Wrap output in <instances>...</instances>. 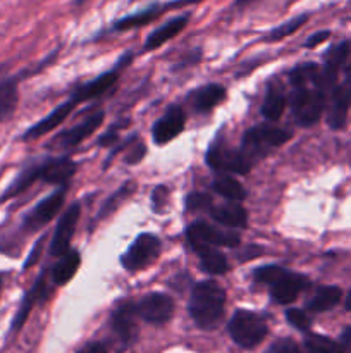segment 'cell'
<instances>
[{
	"label": "cell",
	"instance_id": "1",
	"mask_svg": "<svg viewBox=\"0 0 351 353\" xmlns=\"http://www.w3.org/2000/svg\"><path fill=\"white\" fill-rule=\"evenodd\" d=\"M317 68L312 64L296 68L291 74L292 93L291 107L296 121L301 126H312L320 119L323 105H326V81L322 76L315 79L313 86H308L313 76L317 74Z\"/></svg>",
	"mask_w": 351,
	"mask_h": 353
},
{
	"label": "cell",
	"instance_id": "2",
	"mask_svg": "<svg viewBox=\"0 0 351 353\" xmlns=\"http://www.w3.org/2000/svg\"><path fill=\"white\" fill-rule=\"evenodd\" d=\"M226 307V292L217 281H202L193 288L189 316L202 330H213L220 323Z\"/></svg>",
	"mask_w": 351,
	"mask_h": 353
},
{
	"label": "cell",
	"instance_id": "3",
	"mask_svg": "<svg viewBox=\"0 0 351 353\" xmlns=\"http://www.w3.org/2000/svg\"><path fill=\"white\" fill-rule=\"evenodd\" d=\"M255 279L270 286L272 299L282 305L295 302L299 293L308 286V279L305 276L286 271L279 265H264L257 269Z\"/></svg>",
	"mask_w": 351,
	"mask_h": 353
},
{
	"label": "cell",
	"instance_id": "4",
	"mask_svg": "<svg viewBox=\"0 0 351 353\" xmlns=\"http://www.w3.org/2000/svg\"><path fill=\"white\" fill-rule=\"evenodd\" d=\"M229 334L236 345L255 348L267 336V324L258 314L250 310H237L229 323Z\"/></svg>",
	"mask_w": 351,
	"mask_h": 353
},
{
	"label": "cell",
	"instance_id": "5",
	"mask_svg": "<svg viewBox=\"0 0 351 353\" xmlns=\"http://www.w3.org/2000/svg\"><path fill=\"white\" fill-rule=\"evenodd\" d=\"M291 138V134L286 130L275 126H255L251 130H248L243 137V152L248 159H262L272 150V148H277L281 145H284L286 141Z\"/></svg>",
	"mask_w": 351,
	"mask_h": 353
},
{
	"label": "cell",
	"instance_id": "6",
	"mask_svg": "<svg viewBox=\"0 0 351 353\" xmlns=\"http://www.w3.org/2000/svg\"><path fill=\"white\" fill-rule=\"evenodd\" d=\"M206 162L212 169L222 174H246L251 169V161L244 155L243 150H236L222 141L210 145L206 152Z\"/></svg>",
	"mask_w": 351,
	"mask_h": 353
},
{
	"label": "cell",
	"instance_id": "7",
	"mask_svg": "<svg viewBox=\"0 0 351 353\" xmlns=\"http://www.w3.org/2000/svg\"><path fill=\"white\" fill-rule=\"evenodd\" d=\"M160 240L155 234L143 233L129 245L126 254L120 257V264L126 271L138 272L141 269L153 264L155 259L160 254Z\"/></svg>",
	"mask_w": 351,
	"mask_h": 353
},
{
	"label": "cell",
	"instance_id": "8",
	"mask_svg": "<svg viewBox=\"0 0 351 353\" xmlns=\"http://www.w3.org/2000/svg\"><path fill=\"white\" fill-rule=\"evenodd\" d=\"M79 216H81V207H79V203H72V205L62 214L50 241L52 257H61L65 252L71 250V241L72 236H74L76 226H78Z\"/></svg>",
	"mask_w": 351,
	"mask_h": 353
},
{
	"label": "cell",
	"instance_id": "9",
	"mask_svg": "<svg viewBox=\"0 0 351 353\" xmlns=\"http://www.w3.org/2000/svg\"><path fill=\"white\" fill-rule=\"evenodd\" d=\"M138 310L136 305L131 302H124L114 310L112 314V331L119 343L124 348L133 345L138 338Z\"/></svg>",
	"mask_w": 351,
	"mask_h": 353
},
{
	"label": "cell",
	"instance_id": "10",
	"mask_svg": "<svg viewBox=\"0 0 351 353\" xmlns=\"http://www.w3.org/2000/svg\"><path fill=\"white\" fill-rule=\"evenodd\" d=\"M138 316L150 324H165L174 314V300L164 293H150L136 303Z\"/></svg>",
	"mask_w": 351,
	"mask_h": 353
},
{
	"label": "cell",
	"instance_id": "11",
	"mask_svg": "<svg viewBox=\"0 0 351 353\" xmlns=\"http://www.w3.org/2000/svg\"><path fill=\"white\" fill-rule=\"evenodd\" d=\"M188 240L189 243H203L210 247H229L234 248L240 245V236L231 231H220L217 228L210 226L205 223H193L188 228Z\"/></svg>",
	"mask_w": 351,
	"mask_h": 353
},
{
	"label": "cell",
	"instance_id": "12",
	"mask_svg": "<svg viewBox=\"0 0 351 353\" xmlns=\"http://www.w3.org/2000/svg\"><path fill=\"white\" fill-rule=\"evenodd\" d=\"M64 188H61L58 192L52 193L50 196H47L45 200H41L26 217H24V230L26 231H38L43 226H47L52 219L58 214V210L62 209V203H64Z\"/></svg>",
	"mask_w": 351,
	"mask_h": 353
},
{
	"label": "cell",
	"instance_id": "13",
	"mask_svg": "<svg viewBox=\"0 0 351 353\" xmlns=\"http://www.w3.org/2000/svg\"><path fill=\"white\" fill-rule=\"evenodd\" d=\"M186 124L184 110L178 105H171L165 110L164 116L151 128V137L157 145H165L178 138L182 133Z\"/></svg>",
	"mask_w": 351,
	"mask_h": 353
},
{
	"label": "cell",
	"instance_id": "14",
	"mask_svg": "<svg viewBox=\"0 0 351 353\" xmlns=\"http://www.w3.org/2000/svg\"><path fill=\"white\" fill-rule=\"evenodd\" d=\"M76 105H78V103H76L72 99L67 100V102L61 103V105H58L57 109L52 110L48 116H45L43 119H40L36 124H33V126H31L30 130L23 134V140H26V141L36 140V138H41V137H45V134H48L52 130H55L57 126H61V124L67 119L69 114L72 112V109H74Z\"/></svg>",
	"mask_w": 351,
	"mask_h": 353
},
{
	"label": "cell",
	"instance_id": "15",
	"mask_svg": "<svg viewBox=\"0 0 351 353\" xmlns=\"http://www.w3.org/2000/svg\"><path fill=\"white\" fill-rule=\"evenodd\" d=\"M38 165H40V181L48 185L64 186L76 172V164L69 157L50 159Z\"/></svg>",
	"mask_w": 351,
	"mask_h": 353
},
{
	"label": "cell",
	"instance_id": "16",
	"mask_svg": "<svg viewBox=\"0 0 351 353\" xmlns=\"http://www.w3.org/2000/svg\"><path fill=\"white\" fill-rule=\"evenodd\" d=\"M351 103V78L346 79L341 86H336L332 92V100H330L329 114H327V121L332 130H341L346 123L348 107Z\"/></svg>",
	"mask_w": 351,
	"mask_h": 353
},
{
	"label": "cell",
	"instance_id": "17",
	"mask_svg": "<svg viewBox=\"0 0 351 353\" xmlns=\"http://www.w3.org/2000/svg\"><path fill=\"white\" fill-rule=\"evenodd\" d=\"M102 123H103V112L93 114L92 117L83 121L81 124H76V126H72L71 130L64 131V133L57 138V143L61 145L62 148L76 147V145L83 143L86 138L92 137V134L102 126Z\"/></svg>",
	"mask_w": 351,
	"mask_h": 353
},
{
	"label": "cell",
	"instance_id": "18",
	"mask_svg": "<svg viewBox=\"0 0 351 353\" xmlns=\"http://www.w3.org/2000/svg\"><path fill=\"white\" fill-rule=\"evenodd\" d=\"M210 216L213 217V221L226 228L241 230V228H246L248 224V214L244 207L237 202H231V200H227V203H222V205L210 207Z\"/></svg>",
	"mask_w": 351,
	"mask_h": 353
},
{
	"label": "cell",
	"instance_id": "19",
	"mask_svg": "<svg viewBox=\"0 0 351 353\" xmlns=\"http://www.w3.org/2000/svg\"><path fill=\"white\" fill-rule=\"evenodd\" d=\"M47 296H48V288H47V283H45V274H41L40 278L36 279V283H34L33 288L26 293V296L23 299V303H21L19 310H17L16 317H14V321H12L14 333H17V331L24 326V323H26L28 316H30V312H31V309H33L34 303H36L38 300H45Z\"/></svg>",
	"mask_w": 351,
	"mask_h": 353
},
{
	"label": "cell",
	"instance_id": "20",
	"mask_svg": "<svg viewBox=\"0 0 351 353\" xmlns=\"http://www.w3.org/2000/svg\"><path fill=\"white\" fill-rule=\"evenodd\" d=\"M117 78H119V74H117L116 69H114V71L105 72V74L98 76V78L93 79V81L85 83V85L79 86V88L72 93L71 99L74 100L76 103H81V102H86V100L96 99V97H100L102 93H105L107 90L112 88V86L116 85Z\"/></svg>",
	"mask_w": 351,
	"mask_h": 353
},
{
	"label": "cell",
	"instance_id": "21",
	"mask_svg": "<svg viewBox=\"0 0 351 353\" xmlns=\"http://www.w3.org/2000/svg\"><path fill=\"white\" fill-rule=\"evenodd\" d=\"M188 24V16H178L172 17L171 21H167L165 24H162L160 28L153 31L150 37L147 38V43H145V50H155V48L162 47L164 43H167L169 40L178 37L182 30Z\"/></svg>",
	"mask_w": 351,
	"mask_h": 353
},
{
	"label": "cell",
	"instance_id": "22",
	"mask_svg": "<svg viewBox=\"0 0 351 353\" xmlns=\"http://www.w3.org/2000/svg\"><path fill=\"white\" fill-rule=\"evenodd\" d=\"M191 247L198 254L200 264L209 274H226L229 264H227V259L224 257V254L217 250V247H210V245L203 243H195Z\"/></svg>",
	"mask_w": 351,
	"mask_h": 353
},
{
	"label": "cell",
	"instance_id": "23",
	"mask_svg": "<svg viewBox=\"0 0 351 353\" xmlns=\"http://www.w3.org/2000/svg\"><path fill=\"white\" fill-rule=\"evenodd\" d=\"M81 265V257L76 250H67L64 255L58 257L55 265L52 268V283L55 286L65 285L74 278L76 271Z\"/></svg>",
	"mask_w": 351,
	"mask_h": 353
},
{
	"label": "cell",
	"instance_id": "24",
	"mask_svg": "<svg viewBox=\"0 0 351 353\" xmlns=\"http://www.w3.org/2000/svg\"><path fill=\"white\" fill-rule=\"evenodd\" d=\"M182 2H186V0L171 2L169 6H151V7H148V9L141 10V12L131 14V16L123 17V19H119L116 24H114V28H116L117 31H126V30H133V28H141V26H145V24H148V23H151V21L157 19V17L160 16V14L167 9V7L179 6V3H182Z\"/></svg>",
	"mask_w": 351,
	"mask_h": 353
},
{
	"label": "cell",
	"instance_id": "25",
	"mask_svg": "<svg viewBox=\"0 0 351 353\" xmlns=\"http://www.w3.org/2000/svg\"><path fill=\"white\" fill-rule=\"evenodd\" d=\"M224 99H226V88L222 85H206L193 93L191 102L195 110L206 112V110H212L213 107L224 102Z\"/></svg>",
	"mask_w": 351,
	"mask_h": 353
},
{
	"label": "cell",
	"instance_id": "26",
	"mask_svg": "<svg viewBox=\"0 0 351 353\" xmlns=\"http://www.w3.org/2000/svg\"><path fill=\"white\" fill-rule=\"evenodd\" d=\"M341 296H343V292L337 286H322L306 303V309L312 312H326L341 302Z\"/></svg>",
	"mask_w": 351,
	"mask_h": 353
},
{
	"label": "cell",
	"instance_id": "27",
	"mask_svg": "<svg viewBox=\"0 0 351 353\" xmlns=\"http://www.w3.org/2000/svg\"><path fill=\"white\" fill-rule=\"evenodd\" d=\"M17 105V79H0V123L9 119Z\"/></svg>",
	"mask_w": 351,
	"mask_h": 353
},
{
	"label": "cell",
	"instance_id": "28",
	"mask_svg": "<svg viewBox=\"0 0 351 353\" xmlns=\"http://www.w3.org/2000/svg\"><path fill=\"white\" fill-rule=\"evenodd\" d=\"M286 103H288V99L284 97V93L277 88V86H270L267 92V97H265V102L262 105V116L267 121H279L282 117L286 110Z\"/></svg>",
	"mask_w": 351,
	"mask_h": 353
},
{
	"label": "cell",
	"instance_id": "29",
	"mask_svg": "<svg viewBox=\"0 0 351 353\" xmlns=\"http://www.w3.org/2000/svg\"><path fill=\"white\" fill-rule=\"evenodd\" d=\"M212 188L215 190L220 196H224L226 200H231V202H241V200H244V196H246L243 185H241L237 179L231 178L229 174L217 176L215 181L212 183Z\"/></svg>",
	"mask_w": 351,
	"mask_h": 353
},
{
	"label": "cell",
	"instance_id": "30",
	"mask_svg": "<svg viewBox=\"0 0 351 353\" xmlns=\"http://www.w3.org/2000/svg\"><path fill=\"white\" fill-rule=\"evenodd\" d=\"M305 353H344L341 345L322 334H308L305 338Z\"/></svg>",
	"mask_w": 351,
	"mask_h": 353
},
{
	"label": "cell",
	"instance_id": "31",
	"mask_svg": "<svg viewBox=\"0 0 351 353\" xmlns=\"http://www.w3.org/2000/svg\"><path fill=\"white\" fill-rule=\"evenodd\" d=\"M306 19H308V16L305 14V16H298V17H295V19L288 21V23L281 24V26H277L275 30H272L270 33H268L267 40L268 41H279V40H282V38L289 37V34H292L295 31H298L299 28L306 23Z\"/></svg>",
	"mask_w": 351,
	"mask_h": 353
},
{
	"label": "cell",
	"instance_id": "32",
	"mask_svg": "<svg viewBox=\"0 0 351 353\" xmlns=\"http://www.w3.org/2000/svg\"><path fill=\"white\" fill-rule=\"evenodd\" d=\"M286 317H288L289 324H291V326H295L296 330L306 331L310 327V319H308V316L303 312V310L289 309L288 312H286Z\"/></svg>",
	"mask_w": 351,
	"mask_h": 353
},
{
	"label": "cell",
	"instance_id": "33",
	"mask_svg": "<svg viewBox=\"0 0 351 353\" xmlns=\"http://www.w3.org/2000/svg\"><path fill=\"white\" fill-rule=\"evenodd\" d=\"M210 207H212V199L205 193H191L188 196L189 210H210Z\"/></svg>",
	"mask_w": 351,
	"mask_h": 353
},
{
	"label": "cell",
	"instance_id": "34",
	"mask_svg": "<svg viewBox=\"0 0 351 353\" xmlns=\"http://www.w3.org/2000/svg\"><path fill=\"white\" fill-rule=\"evenodd\" d=\"M267 353H301V350H299V347L295 341L289 340V338H284V340L275 341V343L268 348Z\"/></svg>",
	"mask_w": 351,
	"mask_h": 353
},
{
	"label": "cell",
	"instance_id": "35",
	"mask_svg": "<svg viewBox=\"0 0 351 353\" xmlns=\"http://www.w3.org/2000/svg\"><path fill=\"white\" fill-rule=\"evenodd\" d=\"M167 196H169V192L165 186H157L153 192V209L157 210V212H160L162 209H164V205L167 203Z\"/></svg>",
	"mask_w": 351,
	"mask_h": 353
},
{
	"label": "cell",
	"instance_id": "36",
	"mask_svg": "<svg viewBox=\"0 0 351 353\" xmlns=\"http://www.w3.org/2000/svg\"><path fill=\"white\" fill-rule=\"evenodd\" d=\"M145 154H147V148H145V145L138 143L136 147L131 148L129 154L126 155V162L127 164H138V162L145 157Z\"/></svg>",
	"mask_w": 351,
	"mask_h": 353
},
{
	"label": "cell",
	"instance_id": "37",
	"mask_svg": "<svg viewBox=\"0 0 351 353\" xmlns=\"http://www.w3.org/2000/svg\"><path fill=\"white\" fill-rule=\"evenodd\" d=\"M329 37H330V31H319V33L312 34V37L308 38V41L305 43V47H308V48L317 47V45H320L322 41H326Z\"/></svg>",
	"mask_w": 351,
	"mask_h": 353
},
{
	"label": "cell",
	"instance_id": "38",
	"mask_svg": "<svg viewBox=\"0 0 351 353\" xmlns=\"http://www.w3.org/2000/svg\"><path fill=\"white\" fill-rule=\"evenodd\" d=\"M41 241H43V238H41V240L38 241V243H36V247H34V250L31 252V254H30V257H28L26 264H24V269H30L31 265H34V264H36L38 257H40V254H41Z\"/></svg>",
	"mask_w": 351,
	"mask_h": 353
},
{
	"label": "cell",
	"instance_id": "39",
	"mask_svg": "<svg viewBox=\"0 0 351 353\" xmlns=\"http://www.w3.org/2000/svg\"><path fill=\"white\" fill-rule=\"evenodd\" d=\"M341 348H343L344 353H351V326L341 334V341H339Z\"/></svg>",
	"mask_w": 351,
	"mask_h": 353
},
{
	"label": "cell",
	"instance_id": "40",
	"mask_svg": "<svg viewBox=\"0 0 351 353\" xmlns=\"http://www.w3.org/2000/svg\"><path fill=\"white\" fill-rule=\"evenodd\" d=\"M79 353H107V350H105V348H103V345L89 343V345H86V347L83 348V350L79 352Z\"/></svg>",
	"mask_w": 351,
	"mask_h": 353
},
{
	"label": "cell",
	"instance_id": "41",
	"mask_svg": "<svg viewBox=\"0 0 351 353\" xmlns=\"http://www.w3.org/2000/svg\"><path fill=\"white\" fill-rule=\"evenodd\" d=\"M253 2H257V0H236V6L243 7V6H250V3Z\"/></svg>",
	"mask_w": 351,
	"mask_h": 353
},
{
	"label": "cell",
	"instance_id": "42",
	"mask_svg": "<svg viewBox=\"0 0 351 353\" xmlns=\"http://www.w3.org/2000/svg\"><path fill=\"white\" fill-rule=\"evenodd\" d=\"M346 309L351 310V290L350 293H348V299H346Z\"/></svg>",
	"mask_w": 351,
	"mask_h": 353
},
{
	"label": "cell",
	"instance_id": "43",
	"mask_svg": "<svg viewBox=\"0 0 351 353\" xmlns=\"http://www.w3.org/2000/svg\"><path fill=\"white\" fill-rule=\"evenodd\" d=\"M0 292H2V274H0Z\"/></svg>",
	"mask_w": 351,
	"mask_h": 353
}]
</instances>
